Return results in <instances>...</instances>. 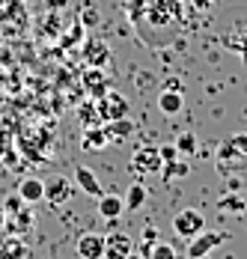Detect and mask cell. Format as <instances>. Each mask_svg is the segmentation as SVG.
<instances>
[{"instance_id": "30", "label": "cell", "mask_w": 247, "mask_h": 259, "mask_svg": "<svg viewBox=\"0 0 247 259\" xmlns=\"http://www.w3.org/2000/svg\"><path fill=\"white\" fill-rule=\"evenodd\" d=\"M0 221H3V208H0Z\"/></svg>"}, {"instance_id": "3", "label": "cell", "mask_w": 247, "mask_h": 259, "mask_svg": "<svg viewBox=\"0 0 247 259\" xmlns=\"http://www.w3.org/2000/svg\"><path fill=\"white\" fill-rule=\"evenodd\" d=\"M205 230V218L199 214L197 208H185V211H179L173 218V233L179 238H185V241H191L194 235H199Z\"/></svg>"}, {"instance_id": "19", "label": "cell", "mask_w": 247, "mask_h": 259, "mask_svg": "<svg viewBox=\"0 0 247 259\" xmlns=\"http://www.w3.org/2000/svg\"><path fill=\"white\" fill-rule=\"evenodd\" d=\"M146 259H179V256H176L173 244H167V241H155V244L146 250Z\"/></svg>"}, {"instance_id": "12", "label": "cell", "mask_w": 247, "mask_h": 259, "mask_svg": "<svg viewBox=\"0 0 247 259\" xmlns=\"http://www.w3.org/2000/svg\"><path fill=\"white\" fill-rule=\"evenodd\" d=\"M74 185H77L84 194L96 197V200H99L101 194H104V191H101V182L96 179V173H93L90 167H84V164H80V167H74Z\"/></svg>"}, {"instance_id": "13", "label": "cell", "mask_w": 247, "mask_h": 259, "mask_svg": "<svg viewBox=\"0 0 247 259\" xmlns=\"http://www.w3.org/2000/svg\"><path fill=\"white\" fill-rule=\"evenodd\" d=\"M80 80H84V90H87L93 99H101V96L107 93V75H104L101 69H96V66H90Z\"/></svg>"}, {"instance_id": "15", "label": "cell", "mask_w": 247, "mask_h": 259, "mask_svg": "<svg viewBox=\"0 0 247 259\" xmlns=\"http://www.w3.org/2000/svg\"><path fill=\"white\" fill-rule=\"evenodd\" d=\"M0 259H27V244L18 235H9L0 244Z\"/></svg>"}, {"instance_id": "14", "label": "cell", "mask_w": 247, "mask_h": 259, "mask_svg": "<svg viewBox=\"0 0 247 259\" xmlns=\"http://www.w3.org/2000/svg\"><path fill=\"white\" fill-rule=\"evenodd\" d=\"M182 107H185V96H182V93H176V90H161V96H158V110H161V113L176 116Z\"/></svg>"}, {"instance_id": "22", "label": "cell", "mask_w": 247, "mask_h": 259, "mask_svg": "<svg viewBox=\"0 0 247 259\" xmlns=\"http://www.w3.org/2000/svg\"><path fill=\"white\" fill-rule=\"evenodd\" d=\"M218 208H221V211H244V200L235 197V194H226V197H221Z\"/></svg>"}, {"instance_id": "16", "label": "cell", "mask_w": 247, "mask_h": 259, "mask_svg": "<svg viewBox=\"0 0 247 259\" xmlns=\"http://www.w3.org/2000/svg\"><path fill=\"white\" fill-rule=\"evenodd\" d=\"M146 188H143V182H134L131 188H128V194H125V211H137V208H143L146 203Z\"/></svg>"}, {"instance_id": "11", "label": "cell", "mask_w": 247, "mask_h": 259, "mask_svg": "<svg viewBox=\"0 0 247 259\" xmlns=\"http://www.w3.org/2000/svg\"><path fill=\"white\" fill-rule=\"evenodd\" d=\"M96 211H99V218H104V221L113 224V221L125 211V200L122 197H116V194H101L99 203H96Z\"/></svg>"}, {"instance_id": "24", "label": "cell", "mask_w": 247, "mask_h": 259, "mask_svg": "<svg viewBox=\"0 0 247 259\" xmlns=\"http://www.w3.org/2000/svg\"><path fill=\"white\" fill-rule=\"evenodd\" d=\"M226 45H229V48H235V51L241 54V60H244V66H247V33H241L235 42H232V39H226Z\"/></svg>"}, {"instance_id": "29", "label": "cell", "mask_w": 247, "mask_h": 259, "mask_svg": "<svg viewBox=\"0 0 247 259\" xmlns=\"http://www.w3.org/2000/svg\"><path fill=\"white\" fill-rule=\"evenodd\" d=\"M51 6H63V3H66V0H48Z\"/></svg>"}, {"instance_id": "21", "label": "cell", "mask_w": 247, "mask_h": 259, "mask_svg": "<svg viewBox=\"0 0 247 259\" xmlns=\"http://www.w3.org/2000/svg\"><path fill=\"white\" fill-rule=\"evenodd\" d=\"M27 208H30V206H27ZM27 208H21V211H18V214L12 218V227H9V233H12V235H18V233H27V230H30V224H33V218H30V211H27Z\"/></svg>"}, {"instance_id": "26", "label": "cell", "mask_w": 247, "mask_h": 259, "mask_svg": "<svg viewBox=\"0 0 247 259\" xmlns=\"http://www.w3.org/2000/svg\"><path fill=\"white\" fill-rule=\"evenodd\" d=\"M158 152H161L164 161H176V158H179V149H176V146H161Z\"/></svg>"}, {"instance_id": "31", "label": "cell", "mask_w": 247, "mask_h": 259, "mask_svg": "<svg viewBox=\"0 0 247 259\" xmlns=\"http://www.w3.org/2000/svg\"><path fill=\"white\" fill-rule=\"evenodd\" d=\"M244 211H247V203H244Z\"/></svg>"}, {"instance_id": "1", "label": "cell", "mask_w": 247, "mask_h": 259, "mask_svg": "<svg viewBox=\"0 0 247 259\" xmlns=\"http://www.w3.org/2000/svg\"><path fill=\"white\" fill-rule=\"evenodd\" d=\"M161 167H164V158L155 146H146V149L134 152V158H131V170H134L137 182L149 179V176H161Z\"/></svg>"}, {"instance_id": "6", "label": "cell", "mask_w": 247, "mask_h": 259, "mask_svg": "<svg viewBox=\"0 0 247 259\" xmlns=\"http://www.w3.org/2000/svg\"><path fill=\"white\" fill-rule=\"evenodd\" d=\"M72 197H74L72 179H66V176H51V179H45V200H48L51 206H63Z\"/></svg>"}, {"instance_id": "2", "label": "cell", "mask_w": 247, "mask_h": 259, "mask_svg": "<svg viewBox=\"0 0 247 259\" xmlns=\"http://www.w3.org/2000/svg\"><path fill=\"white\" fill-rule=\"evenodd\" d=\"M96 107H99L101 122H110V119H122V116H128V110H131L128 99H125L122 93H116V90H107L101 99H96Z\"/></svg>"}, {"instance_id": "20", "label": "cell", "mask_w": 247, "mask_h": 259, "mask_svg": "<svg viewBox=\"0 0 247 259\" xmlns=\"http://www.w3.org/2000/svg\"><path fill=\"white\" fill-rule=\"evenodd\" d=\"M176 149H179V155H197V137H194V131H182L179 140H176Z\"/></svg>"}, {"instance_id": "4", "label": "cell", "mask_w": 247, "mask_h": 259, "mask_svg": "<svg viewBox=\"0 0 247 259\" xmlns=\"http://www.w3.org/2000/svg\"><path fill=\"white\" fill-rule=\"evenodd\" d=\"M226 238H229L226 233H209V230H202L199 235H194V238L188 241V259H202V256H209L215 247H221Z\"/></svg>"}, {"instance_id": "17", "label": "cell", "mask_w": 247, "mask_h": 259, "mask_svg": "<svg viewBox=\"0 0 247 259\" xmlns=\"http://www.w3.org/2000/svg\"><path fill=\"white\" fill-rule=\"evenodd\" d=\"M110 140H107V134H104V128L101 125H93V128L84 131V140H80V146L84 149H104Z\"/></svg>"}, {"instance_id": "9", "label": "cell", "mask_w": 247, "mask_h": 259, "mask_svg": "<svg viewBox=\"0 0 247 259\" xmlns=\"http://www.w3.org/2000/svg\"><path fill=\"white\" fill-rule=\"evenodd\" d=\"M101 128H104V134H107V140L110 143H125L134 131H137V125L128 119V116H122V119H110V122H101Z\"/></svg>"}, {"instance_id": "23", "label": "cell", "mask_w": 247, "mask_h": 259, "mask_svg": "<svg viewBox=\"0 0 247 259\" xmlns=\"http://www.w3.org/2000/svg\"><path fill=\"white\" fill-rule=\"evenodd\" d=\"M0 208H3L6 214H18L21 208H27V203L21 200V197H18V194H9V197L3 200V206H0Z\"/></svg>"}, {"instance_id": "5", "label": "cell", "mask_w": 247, "mask_h": 259, "mask_svg": "<svg viewBox=\"0 0 247 259\" xmlns=\"http://www.w3.org/2000/svg\"><path fill=\"white\" fill-rule=\"evenodd\" d=\"M134 253V238L122 230L104 235V259H128Z\"/></svg>"}, {"instance_id": "10", "label": "cell", "mask_w": 247, "mask_h": 259, "mask_svg": "<svg viewBox=\"0 0 247 259\" xmlns=\"http://www.w3.org/2000/svg\"><path fill=\"white\" fill-rule=\"evenodd\" d=\"M18 197L24 200L27 206L42 203V200H45V182L39 179V176H27V179H21V185H18Z\"/></svg>"}, {"instance_id": "25", "label": "cell", "mask_w": 247, "mask_h": 259, "mask_svg": "<svg viewBox=\"0 0 247 259\" xmlns=\"http://www.w3.org/2000/svg\"><path fill=\"white\" fill-rule=\"evenodd\" d=\"M229 143L238 149V155H247V134H235V137H229Z\"/></svg>"}, {"instance_id": "7", "label": "cell", "mask_w": 247, "mask_h": 259, "mask_svg": "<svg viewBox=\"0 0 247 259\" xmlns=\"http://www.w3.org/2000/svg\"><path fill=\"white\" fill-rule=\"evenodd\" d=\"M110 57H113V54H110V45H107L104 39H99V36H87V42H84V60H87L90 66L101 69Z\"/></svg>"}, {"instance_id": "28", "label": "cell", "mask_w": 247, "mask_h": 259, "mask_svg": "<svg viewBox=\"0 0 247 259\" xmlns=\"http://www.w3.org/2000/svg\"><path fill=\"white\" fill-rule=\"evenodd\" d=\"M167 90H176V93H182V83H179L176 78H170V80H167Z\"/></svg>"}, {"instance_id": "27", "label": "cell", "mask_w": 247, "mask_h": 259, "mask_svg": "<svg viewBox=\"0 0 247 259\" xmlns=\"http://www.w3.org/2000/svg\"><path fill=\"white\" fill-rule=\"evenodd\" d=\"M191 3H194V9H199V12H205V9H209V6H212L215 0H191Z\"/></svg>"}, {"instance_id": "8", "label": "cell", "mask_w": 247, "mask_h": 259, "mask_svg": "<svg viewBox=\"0 0 247 259\" xmlns=\"http://www.w3.org/2000/svg\"><path fill=\"white\" fill-rule=\"evenodd\" d=\"M77 256L80 259H104V235L99 233H84L77 238Z\"/></svg>"}, {"instance_id": "18", "label": "cell", "mask_w": 247, "mask_h": 259, "mask_svg": "<svg viewBox=\"0 0 247 259\" xmlns=\"http://www.w3.org/2000/svg\"><path fill=\"white\" fill-rule=\"evenodd\" d=\"M188 176V164L185 161H164V167H161V179L164 182H176V179H185Z\"/></svg>"}]
</instances>
